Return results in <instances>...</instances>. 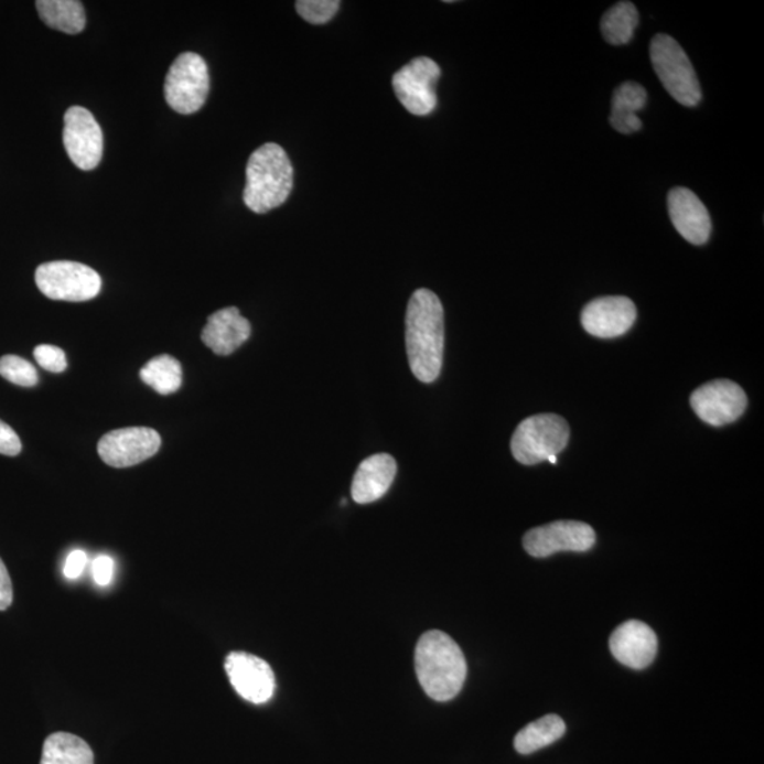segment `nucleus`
Returning <instances> with one entry per match:
<instances>
[{
	"label": "nucleus",
	"mask_w": 764,
	"mask_h": 764,
	"mask_svg": "<svg viewBox=\"0 0 764 764\" xmlns=\"http://www.w3.org/2000/svg\"><path fill=\"white\" fill-rule=\"evenodd\" d=\"M406 324L409 367L419 381L431 384L441 374L444 348V314L437 294L429 289L413 292Z\"/></svg>",
	"instance_id": "obj_1"
},
{
	"label": "nucleus",
	"mask_w": 764,
	"mask_h": 764,
	"mask_svg": "<svg viewBox=\"0 0 764 764\" xmlns=\"http://www.w3.org/2000/svg\"><path fill=\"white\" fill-rule=\"evenodd\" d=\"M416 671L424 693L433 701H452L462 691L467 663L462 648L441 631L423 633L416 648Z\"/></svg>",
	"instance_id": "obj_2"
},
{
	"label": "nucleus",
	"mask_w": 764,
	"mask_h": 764,
	"mask_svg": "<svg viewBox=\"0 0 764 764\" xmlns=\"http://www.w3.org/2000/svg\"><path fill=\"white\" fill-rule=\"evenodd\" d=\"M293 187V168L277 143H265L249 158L244 203L257 214L282 206Z\"/></svg>",
	"instance_id": "obj_3"
},
{
	"label": "nucleus",
	"mask_w": 764,
	"mask_h": 764,
	"mask_svg": "<svg viewBox=\"0 0 764 764\" xmlns=\"http://www.w3.org/2000/svg\"><path fill=\"white\" fill-rule=\"evenodd\" d=\"M650 57L654 72L664 88L684 107H697L702 93L696 69L682 47L668 34L652 40Z\"/></svg>",
	"instance_id": "obj_4"
},
{
	"label": "nucleus",
	"mask_w": 764,
	"mask_h": 764,
	"mask_svg": "<svg viewBox=\"0 0 764 764\" xmlns=\"http://www.w3.org/2000/svg\"><path fill=\"white\" fill-rule=\"evenodd\" d=\"M569 442L566 419L556 413H539L524 419L512 439V452L516 461L532 466L557 456Z\"/></svg>",
	"instance_id": "obj_5"
},
{
	"label": "nucleus",
	"mask_w": 764,
	"mask_h": 764,
	"mask_svg": "<svg viewBox=\"0 0 764 764\" xmlns=\"http://www.w3.org/2000/svg\"><path fill=\"white\" fill-rule=\"evenodd\" d=\"M209 93L207 63L196 53H183L174 60L164 79L169 107L182 115L200 111Z\"/></svg>",
	"instance_id": "obj_6"
},
{
	"label": "nucleus",
	"mask_w": 764,
	"mask_h": 764,
	"mask_svg": "<svg viewBox=\"0 0 764 764\" xmlns=\"http://www.w3.org/2000/svg\"><path fill=\"white\" fill-rule=\"evenodd\" d=\"M40 292L52 301L87 302L101 292V277L87 265L54 261L36 269Z\"/></svg>",
	"instance_id": "obj_7"
},
{
	"label": "nucleus",
	"mask_w": 764,
	"mask_h": 764,
	"mask_svg": "<svg viewBox=\"0 0 764 764\" xmlns=\"http://www.w3.org/2000/svg\"><path fill=\"white\" fill-rule=\"evenodd\" d=\"M441 68L432 58L418 57L394 74L392 88L408 112L427 117L438 105L437 84Z\"/></svg>",
	"instance_id": "obj_8"
},
{
	"label": "nucleus",
	"mask_w": 764,
	"mask_h": 764,
	"mask_svg": "<svg viewBox=\"0 0 764 764\" xmlns=\"http://www.w3.org/2000/svg\"><path fill=\"white\" fill-rule=\"evenodd\" d=\"M596 542L593 528L582 521H556L529 529L523 546L534 558H547L561 551L587 552Z\"/></svg>",
	"instance_id": "obj_9"
},
{
	"label": "nucleus",
	"mask_w": 764,
	"mask_h": 764,
	"mask_svg": "<svg viewBox=\"0 0 764 764\" xmlns=\"http://www.w3.org/2000/svg\"><path fill=\"white\" fill-rule=\"evenodd\" d=\"M63 142L68 158L78 169L93 170L101 163L104 134L88 109L68 108L64 115Z\"/></svg>",
	"instance_id": "obj_10"
},
{
	"label": "nucleus",
	"mask_w": 764,
	"mask_h": 764,
	"mask_svg": "<svg viewBox=\"0 0 764 764\" xmlns=\"http://www.w3.org/2000/svg\"><path fill=\"white\" fill-rule=\"evenodd\" d=\"M161 444V434L152 428H122L104 434L98 453L108 466L131 467L157 454Z\"/></svg>",
	"instance_id": "obj_11"
},
{
	"label": "nucleus",
	"mask_w": 764,
	"mask_h": 764,
	"mask_svg": "<svg viewBox=\"0 0 764 764\" xmlns=\"http://www.w3.org/2000/svg\"><path fill=\"white\" fill-rule=\"evenodd\" d=\"M689 401L698 418L712 427L738 421L747 407L745 391L729 379H715L699 387Z\"/></svg>",
	"instance_id": "obj_12"
},
{
	"label": "nucleus",
	"mask_w": 764,
	"mask_h": 764,
	"mask_svg": "<svg viewBox=\"0 0 764 764\" xmlns=\"http://www.w3.org/2000/svg\"><path fill=\"white\" fill-rule=\"evenodd\" d=\"M226 672L229 682L239 697L252 703H265L275 692V674L262 658L244 652L229 653L226 658Z\"/></svg>",
	"instance_id": "obj_13"
},
{
	"label": "nucleus",
	"mask_w": 764,
	"mask_h": 764,
	"mask_svg": "<svg viewBox=\"0 0 764 764\" xmlns=\"http://www.w3.org/2000/svg\"><path fill=\"white\" fill-rule=\"evenodd\" d=\"M637 309L628 298L594 299L582 312V326L594 337L613 338L631 331L636 322Z\"/></svg>",
	"instance_id": "obj_14"
},
{
	"label": "nucleus",
	"mask_w": 764,
	"mask_h": 764,
	"mask_svg": "<svg viewBox=\"0 0 764 764\" xmlns=\"http://www.w3.org/2000/svg\"><path fill=\"white\" fill-rule=\"evenodd\" d=\"M612 656L623 666L644 670L658 652V638L648 624L641 621L624 622L609 638Z\"/></svg>",
	"instance_id": "obj_15"
},
{
	"label": "nucleus",
	"mask_w": 764,
	"mask_h": 764,
	"mask_svg": "<svg viewBox=\"0 0 764 764\" xmlns=\"http://www.w3.org/2000/svg\"><path fill=\"white\" fill-rule=\"evenodd\" d=\"M668 213L677 232L693 246H703L711 237L712 223L706 204L686 187H676L668 193Z\"/></svg>",
	"instance_id": "obj_16"
},
{
	"label": "nucleus",
	"mask_w": 764,
	"mask_h": 764,
	"mask_svg": "<svg viewBox=\"0 0 764 764\" xmlns=\"http://www.w3.org/2000/svg\"><path fill=\"white\" fill-rule=\"evenodd\" d=\"M251 336V324L237 308L222 309L208 318L202 340L218 356H229Z\"/></svg>",
	"instance_id": "obj_17"
},
{
	"label": "nucleus",
	"mask_w": 764,
	"mask_h": 764,
	"mask_svg": "<svg viewBox=\"0 0 764 764\" xmlns=\"http://www.w3.org/2000/svg\"><path fill=\"white\" fill-rule=\"evenodd\" d=\"M397 476V462L391 454H373L359 464L353 478L352 497L358 504H369L386 496Z\"/></svg>",
	"instance_id": "obj_18"
},
{
	"label": "nucleus",
	"mask_w": 764,
	"mask_h": 764,
	"mask_svg": "<svg viewBox=\"0 0 764 764\" xmlns=\"http://www.w3.org/2000/svg\"><path fill=\"white\" fill-rule=\"evenodd\" d=\"M647 104V93L643 85L623 83L616 88L612 98L611 123L617 132L631 134L641 131L643 123L637 112Z\"/></svg>",
	"instance_id": "obj_19"
},
{
	"label": "nucleus",
	"mask_w": 764,
	"mask_h": 764,
	"mask_svg": "<svg viewBox=\"0 0 764 764\" xmlns=\"http://www.w3.org/2000/svg\"><path fill=\"white\" fill-rule=\"evenodd\" d=\"M567 725L563 719L558 715H546L528 723L514 738V747L521 755H531L539 749L552 745L566 735Z\"/></svg>",
	"instance_id": "obj_20"
},
{
	"label": "nucleus",
	"mask_w": 764,
	"mask_h": 764,
	"mask_svg": "<svg viewBox=\"0 0 764 764\" xmlns=\"http://www.w3.org/2000/svg\"><path fill=\"white\" fill-rule=\"evenodd\" d=\"M40 764H94V753L82 738L57 732L44 742Z\"/></svg>",
	"instance_id": "obj_21"
},
{
	"label": "nucleus",
	"mask_w": 764,
	"mask_h": 764,
	"mask_svg": "<svg viewBox=\"0 0 764 764\" xmlns=\"http://www.w3.org/2000/svg\"><path fill=\"white\" fill-rule=\"evenodd\" d=\"M36 8L40 19L58 32L78 34L87 23L83 3L78 0H39Z\"/></svg>",
	"instance_id": "obj_22"
},
{
	"label": "nucleus",
	"mask_w": 764,
	"mask_h": 764,
	"mask_svg": "<svg viewBox=\"0 0 764 764\" xmlns=\"http://www.w3.org/2000/svg\"><path fill=\"white\" fill-rule=\"evenodd\" d=\"M141 378L161 396L176 392L183 383L182 364L176 358L163 354L144 364Z\"/></svg>",
	"instance_id": "obj_23"
},
{
	"label": "nucleus",
	"mask_w": 764,
	"mask_h": 764,
	"mask_svg": "<svg viewBox=\"0 0 764 764\" xmlns=\"http://www.w3.org/2000/svg\"><path fill=\"white\" fill-rule=\"evenodd\" d=\"M637 24V8L631 2H618L603 14L601 30L607 43L622 46L631 42Z\"/></svg>",
	"instance_id": "obj_24"
},
{
	"label": "nucleus",
	"mask_w": 764,
	"mask_h": 764,
	"mask_svg": "<svg viewBox=\"0 0 764 764\" xmlns=\"http://www.w3.org/2000/svg\"><path fill=\"white\" fill-rule=\"evenodd\" d=\"M0 376L19 387H34L39 384V374L32 363L18 356L0 358Z\"/></svg>",
	"instance_id": "obj_25"
},
{
	"label": "nucleus",
	"mask_w": 764,
	"mask_h": 764,
	"mask_svg": "<svg viewBox=\"0 0 764 764\" xmlns=\"http://www.w3.org/2000/svg\"><path fill=\"white\" fill-rule=\"evenodd\" d=\"M338 0H299L297 10L299 17L312 24L331 22L338 12Z\"/></svg>",
	"instance_id": "obj_26"
},
{
	"label": "nucleus",
	"mask_w": 764,
	"mask_h": 764,
	"mask_svg": "<svg viewBox=\"0 0 764 764\" xmlns=\"http://www.w3.org/2000/svg\"><path fill=\"white\" fill-rule=\"evenodd\" d=\"M33 354L39 366L47 369L50 373H63L67 368L66 353L57 346L40 344V346L34 348Z\"/></svg>",
	"instance_id": "obj_27"
},
{
	"label": "nucleus",
	"mask_w": 764,
	"mask_h": 764,
	"mask_svg": "<svg viewBox=\"0 0 764 764\" xmlns=\"http://www.w3.org/2000/svg\"><path fill=\"white\" fill-rule=\"evenodd\" d=\"M22 452V442L18 433L8 423L0 421V453L4 456H18Z\"/></svg>",
	"instance_id": "obj_28"
},
{
	"label": "nucleus",
	"mask_w": 764,
	"mask_h": 764,
	"mask_svg": "<svg viewBox=\"0 0 764 764\" xmlns=\"http://www.w3.org/2000/svg\"><path fill=\"white\" fill-rule=\"evenodd\" d=\"M114 559L108 556H98L93 562L94 581L99 587H108L114 577Z\"/></svg>",
	"instance_id": "obj_29"
},
{
	"label": "nucleus",
	"mask_w": 764,
	"mask_h": 764,
	"mask_svg": "<svg viewBox=\"0 0 764 764\" xmlns=\"http://www.w3.org/2000/svg\"><path fill=\"white\" fill-rule=\"evenodd\" d=\"M87 553L82 551V549H76L69 553L66 559V566H64V577L67 579H78L83 575L85 567H87Z\"/></svg>",
	"instance_id": "obj_30"
},
{
	"label": "nucleus",
	"mask_w": 764,
	"mask_h": 764,
	"mask_svg": "<svg viewBox=\"0 0 764 764\" xmlns=\"http://www.w3.org/2000/svg\"><path fill=\"white\" fill-rule=\"evenodd\" d=\"M13 602V585L10 581L9 572L7 566H4L2 559H0V611H7V609Z\"/></svg>",
	"instance_id": "obj_31"
},
{
	"label": "nucleus",
	"mask_w": 764,
	"mask_h": 764,
	"mask_svg": "<svg viewBox=\"0 0 764 764\" xmlns=\"http://www.w3.org/2000/svg\"><path fill=\"white\" fill-rule=\"evenodd\" d=\"M549 463L557 464V456H552L548 459Z\"/></svg>",
	"instance_id": "obj_32"
}]
</instances>
